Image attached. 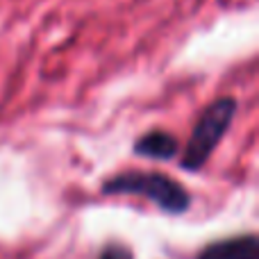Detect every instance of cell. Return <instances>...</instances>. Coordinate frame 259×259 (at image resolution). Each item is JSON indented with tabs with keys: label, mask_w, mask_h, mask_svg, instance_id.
<instances>
[{
	"label": "cell",
	"mask_w": 259,
	"mask_h": 259,
	"mask_svg": "<svg viewBox=\"0 0 259 259\" xmlns=\"http://www.w3.org/2000/svg\"><path fill=\"white\" fill-rule=\"evenodd\" d=\"M98 259H134V257H132V252H130L125 246L112 243V246H107L103 252H100Z\"/></svg>",
	"instance_id": "5"
},
{
	"label": "cell",
	"mask_w": 259,
	"mask_h": 259,
	"mask_svg": "<svg viewBox=\"0 0 259 259\" xmlns=\"http://www.w3.org/2000/svg\"><path fill=\"white\" fill-rule=\"evenodd\" d=\"M178 152H180L178 137L166 132V130H150V132L141 134L137 139V143H134V155L157 159V161L175 159Z\"/></svg>",
	"instance_id": "3"
},
{
	"label": "cell",
	"mask_w": 259,
	"mask_h": 259,
	"mask_svg": "<svg viewBox=\"0 0 259 259\" xmlns=\"http://www.w3.org/2000/svg\"><path fill=\"white\" fill-rule=\"evenodd\" d=\"M196 259H259V241L255 234L232 237L207 246Z\"/></svg>",
	"instance_id": "4"
},
{
	"label": "cell",
	"mask_w": 259,
	"mask_h": 259,
	"mask_svg": "<svg viewBox=\"0 0 259 259\" xmlns=\"http://www.w3.org/2000/svg\"><path fill=\"white\" fill-rule=\"evenodd\" d=\"M237 112H239L237 98L223 96V98H216L200 114L198 123L193 125L191 139H189L187 148H184L182 161H180V166L184 170H200L209 161L211 152L219 148L221 139L225 137V132L232 125Z\"/></svg>",
	"instance_id": "2"
},
{
	"label": "cell",
	"mask_w": 259,
	"mask_h": 259,
	"mask_svg": "<svg viewBox=\"0 0 259 259\" xmlns=\"http://www.w3.org/2000/svg\"><path fill=\"white\" fill-rule=\"evenodd\" d=\"M100 191L105 196H141L155 202L166 214H184L191 207L189 191L164 173H150V170H125L103 184Z\"/></svg>",
	"instance_id": "1"
}]
</instances>
